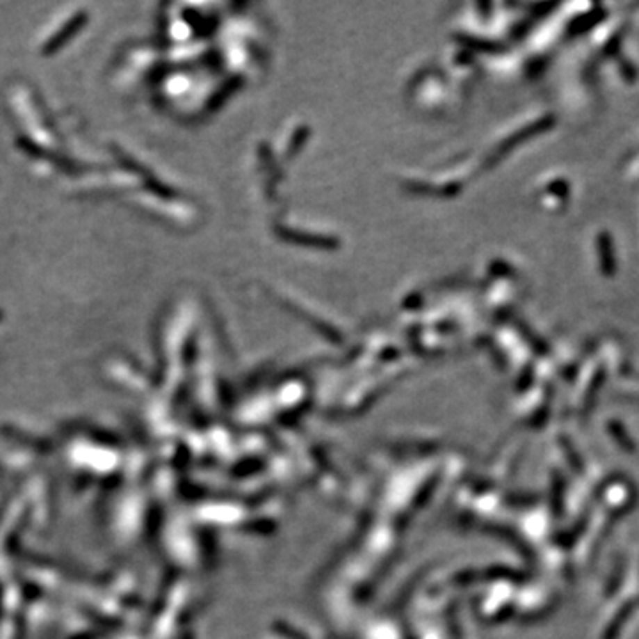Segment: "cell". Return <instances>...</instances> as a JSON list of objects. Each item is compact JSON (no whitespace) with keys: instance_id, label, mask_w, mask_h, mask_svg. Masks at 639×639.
Returning a JSON list of instances; mask_svg holds the SVG:
<instances>
[{"instance_id":"3957f363","label":"cell","mask_w":639,"mask_h":639,"mask_svg":"<svg viewBox=\"0 0 639 639\" xmlns=\"http://www.w3.org/2000/svg\"><path fill=\"white\" fill-rule=\"evenodd\" d=\"M608 432L611 433V437L615 439L616 444H618L620 448L624 449V451L636 453L638 446H636L634 439H632L631 433L627 432V428H625V426L622 425V423L616 421V419H611V421H608Z\"/></svg>"},{"instance_id":"7a4b0ae2","label":"cell","mask_w":639,"mask_h":639,"mask_svg":"<svg viewBox=\"0 0 639 639\" xmlns=\"http://www.w3.org/2000/svg\"><path fill=\"white\" fill-rule=\"evenodd\" d=\"M599 252H600V266L606 275H615L616 272V254L613 236L608 233H602L599 236Z\"/></svg>"},{"instance_id":"277c9868","label":"cell","mask_w":639,"mask_h":639,"mask_svg":"<svg viewBox=\"0 0 639 639\" xmlns=\"http://www.w3.org/2000/svg\"><path fill=\"white\" fill-rule=\"evenodd\" d=\"M624 576H625V561L622 560V558H618L615 567H613L611 577H609V581H608V586H606V595L608 597L615 595V593L618 592L620 584H622V581H624Z\"/></svg>"},{"instance_id":"6da1fadb","label":"cell","mask_w":639,"mask_h":639,"mask_svg":"<svg viewBox=\"0 0 639 639\" xmlns=\"http://www.w3.org/2000/svg\"><path fill=\"white\" fill-rule=\"evenodd\" d=\"M636 609V600H627L625 604L620 606V609L616 611V615L613 616L611 622L608 624L606 631H604L602 639H618L622 631H624L625 624H627L629 620H631L632 613Z\"/></svg>"}]
</instances>
